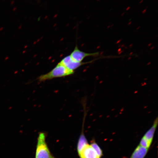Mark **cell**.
Masks as SVG:
<instances>
[{
  "label": "cell",
  "instance_id": "5b68a950",
  "mask_svg": "<svg viewBox=\"0 0 158 158\" xmlns=\"http://www.w3.org/2000/svg\"><path fill=\"white\" fill-rule=\"evenodd\" d=\"M98 55V52L88 53L84 52L80 50L78 47L76 46L70 55L74 60L77 62H82V61L87 57L96 56Z\"/></svg>",
  "mask_w": 158,
  "mask_h": 158
},
{
  "label": "cell",
  "instance_id": "ba28073f",
  "mask_svg": "<svg viewBox=\"0 0 158 158\" xmlns=\"http://www.w3.org/2000/svg\"><path fill=\"white\" fill-rule=\"evenodd\" d=\"M90 145L95 151L98 156L99 158H101L103 156V152L98 144L96 143L94 139H93L91 142Z\"/></svg>",
  "mask_w": 158,
  "mask_h": 158
},
{
  "label": "cell",
  "instance_id": "3957f363",
  "mask_svg": "<svg viewBox=\"0 0 158 158\" xmlns=\"http://www.w3.org/2000/svg\"><path fill=\"white\" fill-rule=\"evenodd\" d=\"M158 124V118L153 122V125L146 132L140 141L139 145L143 148L149 149L152 143L154 135Z\"/></svg>",
  "mask_w": 158,
  "mask_h": 158
},
{
  "label": "cell",
  "instance_id": "7a4b0ae2",
  "mask_svg": "<svg viewBox=\"0 0 158 158\" xmlns=\"http://www.w3.org/2000/svg\"><path fill=\"white\" fill-rule=\"evenodd\" d=\"M46 134L40 132L37 138L35 158H55L51 153L46 141Z\"/></svg>",
  "mask_w": 158,
  "mask_h": 158
},
{
  "label": "cell",
  "instance_id": "8992f818",
  "mask_svg": "<svg viewBox=\"0 0 158 158\" xmlns=\"http://www.w3.org/2000/svg\"><path fill=\"white\" fill-rule=\"evenodd\" d=\"M80 158H99L90 144H87L78 154Z\"/></svg>",
  "mask_w": 158,
  "mask_h": 158
},
{
  "label": "cell",
  "instance_id": "277c9868",
  "mask_svg": "<svg viewBox=\"0 0 158 158\" xmlns=\"http://www.w3.org/2000/svg\"><path fill=\"white\" fill-rule=\"evenodd\" d=\"M91 62V61L86 63L77 62L73 59L71 58L70 55H69V56L64 57L59 63V64L66 67L69 70L74 71L75 70H76V69H77L82 65L88 64V63L89 64V63Z\"/></svg>",
  "mask_w": 158,
  "mask_h": 158
},
{
  "label": "cell",
  "instance_id": "6da1fadb",
  "mask_svg": "<svg viewBox=\"0 0 158 158\" xmlns=\"http://www.w3.org/2000/svg\"><path fill=\"white\" fill-rule=\"evenodd\" d=\"M74 73V71L70 70L58 63L52 70L46 74L41 75L37 80L39 82H44L55 78L64 77L71 76Z\"/></svg>",
  "mask_w": 158,
  "mask_h": 158
},
{
  "label": "cell",
  "instance_id": "52a82bcc",
  "mask_svg": "<svg viewBox=\"0 0 158 158\" xmlns=\"http://www.w3.org/2000/svg\"><path fill=\"white\" fill-rule=\"evenodd\" d=\"M149 149L139 145L134 150L130 158H144L147 155Z\"/></svg>",
  "mask_w": 158,
  "mask_h": 158
}]
</instances>
